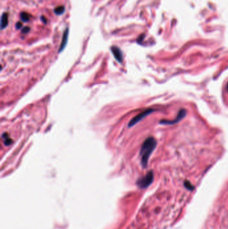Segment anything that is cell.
Masks as SVG:
<instances>
[{
    "instance_id": "cell-4",
    "label": "cell",
    "mask_w": 228,
    "mask_h": 229,
    "mask_svg": "<svg viewBox=\"0 0 228 229\" xmlns=\"http://www.w3.org/2000/svg\"><path fill=\"white\" fill-rule=\"evenodd\" d=\"M153 111H154V110L151 109H147V110H145V111H142V113H139L138 115H137V116H135V117H133V119H132L130 122H129L128 126L129 127L134 126V125H135V124H137V123H138L139 121H141L142 119H144L145 117H147V115H149V114L153 113Z\"/></svg>"
},
{
    "instance_id": "cell-3",
    "label": "cell",
    "mask_w": 228,
    "mask_h": 229,
    "mask_svg": "<svg viewBox=\"0 0 228 229\" xmlns=\"http://www.w3.org/2000/svg\"><path fill=\"white\" fill-rule=\"evenodd\" d=\"M187 114V111L186 109H181L178 112L176 118L175 119L173 120H166V119H163L160 121L161 124H164V125H173L175 124V123H177L178 122L182 119L183 118H184L185 116H186Z\"/></svg>"
},
{
    "instance_id": "cell-1",
    "label": "cell",
    "mask_w": 228,
    "mask_h": 229,
    "mask_svg": "<svg viewBox=\"0 0 228 229\" xmlns=\"http://www.w3.org/2000/svg\"><path fill=\"white\" fill-rule=\"evenodd\" d=\"M156 146V141L153 137H149L145 140L142 143L140 151V156L141 158V164L143 168H146L152 153Z\"/></svg>"
},
{
    "instance_id": "cell-9",
    "label": "cell",
    "mask_w": 228,
    "mask_h": 229,
    "mask_svg": "<svg viewBox=\"0 0 228 229\" xmlns=\"http://www.w3.org/2000/svg\"><path fill=\"white\" fill-rule=\"evenodd\" d=\"M64 11H65V8H64V7L62 6H60L57 7V8H56L54 9V13L56 15H60L63 14Z\"/></svg>"
},
{
    "instance_id": "cell-2",
    "label": "cell",
    "mask_w": 228,
    "mask_h": 229,
    "mask_svg": "<svg viewBox=\"0 0 228 229\" xmlns=\"http://www.w3.org/2000/svg\"><path fill=\"white\" fill-rule=\"evenodd\" d=\"M154 179V174L153 171L149 172L144 177L138 179L137 185L140 188H145L153 182Z\"/></svg>"
},
{
    "instance_id": "cell-12",
    "label": "cell",
    "mask_w": 228,
    "mask_h": 229,
    "mask_svg": "<svg viewBox=\"0 0 228 229\" xmlns=\"http://www.w3.org/2000/svg\"><path fill=\"white\" fill-rule=\"evenodd\" d=\"M30 27L26 26V27H24V28H23V29H22V34H27L30 32Z\"/></svg>"
},
{
    "instance_id": "cell-7",
    "label": "cell",
    "mask_w": 228,
    "mask_h": 229,
    "mask_svg": "<svg viewBox=\"0 0 228 229\" xmlns=\"http://www.w3.org/2000/svg\"><path fill=\"white\" fill-rule=\"evenodd\" d=\"M8 13H3L1 17V30L5 29L8 25Z\"/></svg>"
},
{
    "instance_id": "cell-5",
    "label": "cell",
    "mask_w": 228,
    "mask_h": 229,
    "mask_svg": "<svg viewBox=\"0 0 228 229\" xmlns=\"http://www.w3.org/2000/svg\"><path fill=\"white\" fill-rule=\"evenodd\" d=\"M111 51L116 59L119 62H121L122 60V53L121 50H120V48L115 46H113L111 47Z\"/></svg>"
},
{
    "instance_id": "cell-8",
    "label": "cell",
    "mask_w": 228,
    "mask_h": 229,
    "mask_svg": "<svg viewBox=\"0 0 228 229\" xmlns=\"http://www.w3.org/2000/svg\"><path fill=\"white\" fill-rule=\"evenodd\" d=\"M20 19L24 22H27L30 20V15L26 12H22L20 13Z\"/></svg>"
},
{
    "instance_id": "cell-6",
    "label": "cell",
    "mask_w": 228,
    "mask_h": 229,
    "mask_svg": "<svg viewBox=\"0 0 228 229\" xmlns=\"http://www.w3.org/2000/svg\"><path fill=\"white\" fill-rule=\"evenodd\" d=\"M68 34H69V29L67 28L63 34V37H62V43H61V45H60V49H59V51H58L59 52H62L64 50V49L65 48V47L67 44V42H68Z\"/></svg>"
},
{
    "instance_id": "cell-14",
    "label": "cell",
    "mask_w": 228,
    "mask_h": 229,
    "mask_svg": "<svg viewBox=\"0 0 228 229\" xmlns=\"http://www.w3.org/2000/svg\"><path fill=\"white\" fill-rule=\"evenodd\" d=\"M15 28H16L17 29V30H19V29L22 28V22H17V24H15Z\"/></svg>"
},
{
    "instance_id": "cell-11",
    "label": "cell",
    "mask_w": 228,
    "mask_h": 229,
    "mask_svg": "<svg viewBox=\"0 0 228 229\" xmlns=\"http://www.w3.org/2000/svg\"><path fill=\"white\" fill-rule=\"evenodd\" d=\"M2 138L5 139V140H4V143H5V145H10L11 143H12V140L8 138V134H7V133H6V136H5V134L2 135Z\"/></svg>"
},
{
    "instance_id": "cell-10",
    "label": "cell",
    "mask_w": 228,
    "mask_h": 229,
    "mask_svg": "<svg viewBox=\"0 0 228 229\" xmlns=\"http://www.w3.org/2000/svg\"><path fill=\"white\" fill-rule=\"evenodd\" d=\"M184 186L187 190H191V191L193 190L194 188H194V186L191 184V182H189V181H187V180L184 182Z\"/></svg>"
},
{
    "instance_id": "cell-13",
    "label": "cell",
    "mask_w": 228,
    "mask_h": 229,
    "mask_svg": "<svg viewBox=\"0 0 228 229\" xmlns=\"http://www.w3.org/2000/svg\"><path fill=\"white\" fill-rule=\"evenodd\" d=\"M40 19H41L42 22H43V23H44V24H46L47 23H48V20H47V19L46 18V17H45V16H44V15H42V16L40 17Z\"/></svg>"
}]
</instances>
